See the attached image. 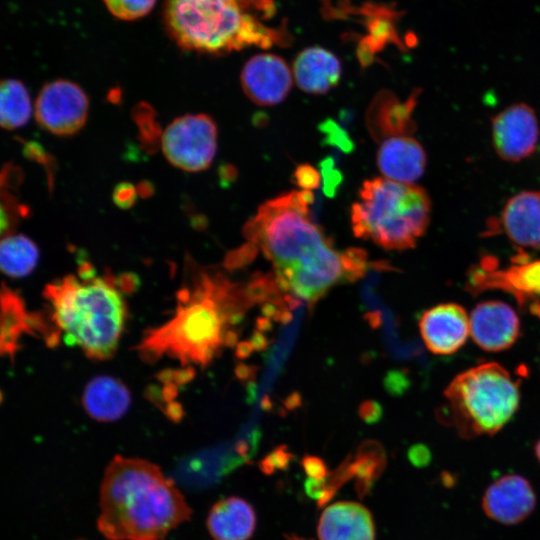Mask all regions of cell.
Returning a JSON list of instances; mask_svg holds the SVG:
<instances>
[{
	"instance_id": "cell-1",
	"label": "cell",
	"mask_w": 540,
	"mask_h": 540,
	"mask_svg": "<svg viewBox=\"0 0 540 540\" xmlns=\"http://www.w3.org/2000/svg\"><path fill=\"white\" fill-rule=\"evenodd\" d=\"M309 190L290 191L263 203L244 226L245 238L272 262L280 290L314 304L337 283L355 281L365 274L364 250L334 249L313 221Z\"/></svg>"
},
{
	"instance_id": "cell-2",
	"label": "cell",
	"mask_w": 540,
	"mask_h": 540,
	"mask_svg": "<svg viewBox=\"0 0 540 540\" xmlns=\"http://www.w3.org/2000/svg\"><path fill=\"white\" fill-rule=\"evenodd\" d=\"M189 276L177 292L172 317L146 331L137 345L144 361L169 357L182 365L206 366L221 347L236 341L230 327L252 304L245 288L203 269L193 268Z\"/></svg>"
},
{
	"instance_id": "cell-3",
	"label": "cell",
	"mask_w": 540,
	"mask_h": 540,
	"mask_svg": "<svg viewBox=\"0 0 540 540\" xmlns=\"http://www.w3.org/2000/svg\"><path fill=\"white\" fill-rule=\"evenodd\" d=\"M99 507L97 529L107 540H164L192 514L161 467L122 455H115L104 470Z\"/></svg>"
},
{
	"instance_id": "cell-4",
	"label": "cell",
	"mask_w": 540,
	"mask_h": 540,
	"mask_svg": "<svg viewBox=\"0 0 540 540\" xmlns=\"http://www.w3.org/2000/svg\"><path fill=\"white\" fill-rule=\"evenodd\" d=\"M133 276H96L84 263L79 275H67L46 285L43 295L51 308V322L64 342L95 360L116 352L127 318L123 291L134 287Z\"/></svg>"
},
{
	"instance_id": "cell-5",
	"label": "cell",
	"mask_w": 540,
	"mask_h": 540,
	"mask_svg": "<svg viewBox=\"0 0 540 540\" xmlns=\"http://www.w3.org/2000/svg\"><path fill=\"white\" fill-rule=\"evenodd\" d=\"M273 12L272 0H168L165 17L176 42L184 49L225 53L285 43L287 35L255 16Z\"/></svg>"
},
{
	"instance_id": "cell-6",
	"label": "cell",
	"mask_w": 540,
	"mask_h": 540,
	"mask_svg": "<svg viewBox=\"0 0 540 540\" xmlns=\"http://www.w3.org/2000/svg\"><path fill=\"white\" fill-rule=\"evenodd\" d=\"M430 214L424 189L377 177L363 182L351 207V226L358 238L387 250H406L424 234Z\"/></svg>"
},
{
	"instance_id": "cell-7",
	"label": "cell",
	"mask_w": 540,
	"mask_h": 540,
	"mask_svg": "<svg viewBox=\"0 0 540 540\" xmlns=\"http://www.w3.org/2000/svg\"><path fill=\"white\" fill-rule=\"evenodd\" d=\"M519 379L496 362L459 373L444 391L439 420L464 438L492 436L514 416L520 404Z\"/></svg>"
},
{
	"instance_id": "cell-8",
	"label": "cell",
	"mask_w": 540,
	"mask_h": 540,
	"mask_svg": "<svg viewBox=\"0 0 540 540\" xmlns=\"http://www.w3.org/2000/svg\"><path fill=\"white\" fill-rule=\"evenodd\" d=\"M161 147L172 165L188 172L205 170L217 149L216 124L205 114L176 118L164 130Z\"/></svg>"
},
{
	"instance_id": "cell-9",
	"label": "cell",
	"mask_w": 540,
	"mask_h": 540,
	"mask_svg": "<svg viewBox=\"0 0 540 540\" xmlns=\"http://www.w3.org/2000/svg\"><path fill=\"white\" fill-rule=\"evenodd\" d=\"M471 293L500 289L510 293L518 304L540 317V257L520 253L506 268H498L488 258L474 268L468 277Z\"/></svg>"
},
{
	"instance_id": "cell-10",
	"label": "cell",
	"mask_w": 540,
	"mask_h": 540,
	"mask_svg": "<svg viewBox=\"0 0 540 540\" xmlns=\"http://www.w3.org/2000/svg\"><path fill=\"white\" fill-rule=\"evenodd\" d=\"M88 106L85 92L76 83L55 80L41 89L35 103V117L47 131L68 136L85 124Z\"/></svg>"
},
{
	"instance_id": "cell-11",
	"label": "cell",
	"mask_w": 540,
	"mask_h": 540,
	"mask_svg": "<svg viewBox=\"0 0 540 540\" xmlns=\"http://www.w3.org/2000/svg\"><path fill=\"white\" fill-rule=\"evenodd\" d=\"M539 125L534 110L517 103L498 113L492 120V141L497 154L510 162L521 161L536 149Z\"/></svg>"
},
{
	"instance_id": "cell-12",
	"label": "cell",
	"mask_w": 540,
	"mask_h": 540,
	"mask_svg": "<svg viewBox=\"0 0 540 540\" xmlns=\"http://www.w3.org/2000/svg\"><path fill=\"white\" fill-rule=\"evenodd\" d=\"M537 504L530 481L518 474L497 478L484 491L481 507L485 515L503 525H516L526 520Z\"/></svg>"
},
{
	"instance_id": "cell-13",
	"label": "cell",
	"mask_w": 540,
	"mask_h": 540,
	"mask_svg": "<svg viewBox=\"0 0 540 540\" xmlns=\"http://www.w3.org/2000/svg\"><path fill=\"white\" fill-rule=\"evenodd\" d=\"M292 71L287 63L273 54H258L244 65L240 82L246 96L261 106L282 102L292 87Z\"/></svg>"
},
{
	"instance_id": "cell-14",
	"label": "cell",
	"mask_w": 540,
	"mask_h": 540,
	"mask_svg": "<svg viewBox=\"0 0 540 540\" xmlns=\"http://www.w3.org/2000/svg\"><path fill=\"white\" fill-rule=\"evenodd\" d=\"M469 318L471 337L483 350H506L520 337V319L515 310L502 301L478 303Z\"/></svg>"
},
{
	"instance_id": "cell-15",
	"label": "cell",
	"mask_w": 540,
	"mask_h": 540,
	"mask_svg": "<svg viewBox=\"0 0 540 540\" xmlns=\"http://www.w3.org/2000/svg\"><path fill=\"white\" fill-rule=\"evenodd\" d=\"M419 330L430 352L451 355L465 344L470 334V318L461 305L442 303L424 311Z\"/></svg>"
},
{
	"instance_id": "cell-16",
	"label": "cell",
	"mask_w": 540,
	"mask_h": 540,
	"mask_svg": "<svg viewBox=\"0 0 540 540\" xmlns=\"http://www.w3.org/2000/svg\"><path fill=\"white\" fill-rule=\"evenodd\" d=\"M42 333L49 345H54L60 336L54 326L47 324L42 316L29 313L22 298L5 284L1 289V354L14 359L20 338L26 334Z\"/></svg>"
},
{
	"instance_id": "cell-17",
	"label": "cell",
	"mask_w": 540,
	"mask_h": 540,
	"mask_svg": "<svg viewBox=\"0 0 540 540\" xmlns=\"http://www.w3.org/2000/svg\"><path fill=\"white\" fill-rule=\"evenodd\" d=\"M376 161L382 177L414 184L424 173L426 154L415 138L405 134H396L385 138L380 143Z\"/></svg>"
},
{
	"instance_id": "cell-18",
	"label": "cell",
	"mask_w": 540,
	"mask_h": 540,
	"mask_svg": "<svg viewBox=\"0 0 540 540\" xmlns=\"http://www.w3.org/2000/svg\"><path fill=\"white\" fill-rule=\"evenodd\" d=\"M317 535L319 540H375L372 514L358 502L332 503L321 513Z\"/></svg>"
},
{
	"instance_id": "cell-19",
	"label": "cell",
	"mask_w": 540,
	"mask_h": 540,
	"mask_svg": "<svg viewBox=\"0 0 540 540\" xmlns=\"http://www.w3.org/2000/svg\"><path fill=\"white\" fill-rule=\"evenodd\" d=\"M501 223L514 244L540 247V191H523L511 197L502 211Z\"/></svg>"
},
{
	"instance_id": "cell-20",
	"label": "cell",
	"mask_w": 540,
	"mask_h": 540,
	"mask_svg": "<svg viewBox=\"0 0 540 540\" xmlns=\"http://www.w3.org/2000/svg\"><path fill=\"white\" fill-rule=\"evenodd\" d=\"M292 73L302 91L324 94L339 82L341 64L330 51L317 46L309 47L297 55Z\"/></svg>"
},
{
	"instance_id": "cell-21",
	"label": "cell",
	"mask_w": 540,
	"mask_h": 540,
	"mask_svg": "<svg viewBox=\"0 0 540 540\" xmlns=\"http://www.w3.org/2000/svg\"><path fill=\"white\" fill-rule=\"evenodd\" d=\"M206 526L213 540H248L256 528V514L249 502L230 496L211 507Z\"/></svg>"
},
{
	"instance_id": "cell-22",
	"label": "cell",
	"mask_w": 540,
	"mask_h": 540,
	"mask_svg": "<svg viewBox=\"0 0 540 540\" xmlns=\"http://www.w3.org/2000/svg\"><path fill=\"white\" fill-rule=\"evenodd\" d=\"M131 404V394L120 380L101 375L91 379L82 394V405L87 414L100 422L120 419Z\"/></svg>"
},
{
	"instance_id": "cell-23",
	"label": "cell",
	"mask_w": 540,
	"mask_h": 540,
	"mask_svg": "<svg viewBox=\"0 0 540 540\" xmlns=\"http://www.w3.org/2000/svg\"><path fill=\"white\" fill-rule=\"evenodd\" d=\"M39 259L37 245L25 235H7L1 241V270L13 278L29 275Z\"/></svg>"
},
{
	"instance_id": "cell-24",
	"label": "cell",
	"mask_w": 540,
	"mask_h": 540,
	"mask_svg": "<svg viewBox=\"0 0 540 540\" xmlns=\"http://www.w3.org/2000/svg\"><path fill=\"white\" fill-rule=\"evenodd\" d=\"M32 106L26 87L15 79H6L0 89V122L12 130L25 125L31 116Z\"/></svg>"
},
{
	"instance_id": "cell-25",
	"label": "cell",
	"mask_w": 540,
	"mask_h": 540,
	"mask_svg": "<svg viewBox=\"0 0 540 540\" xmlns=\"http://www.w3.org/2000/svg\"><path fill=\"white\" fill-rule=\"evenodd\" d=\"M108 10L117 18L134 20L148 14L156 0H104Z\"/></svg>"
},
{
	"instance_id": "cell-26",
	"label": "cell",
	"mask_w": 540,
	"mask_h": 540,
	"mask_svg": "<svg viewBox=\"0 0 540 540\" xmlns=\"http://www.w3.org/2000/svg\"><path fill=\"white\" fill-rule=\"evenodd\" d=\"M137 188L127 182L118 184L113 191L114 203L122 209L130 208L136 201Z\"/></svg>"
},
{
	"instance_id": "cell-27",
	"label": "cell",
	"mask_w": 540,
	"mask_h": 540,
	"mask_svg": "<svg viewBox=\"0 0 540 540\" xmlns=\"http://www.w3.org/2000/svg\"><path fill=\"white\" fill-rule=\"evenodd\" d=\"M295 177L297 184L301 188H303V190L316 188L320 182V177L317 171L307 165L298 167L295 173Z\"/></svg>"
},
{
	"instance_id": "cell-28",
	"label": "cell",
	"mask_w": 540,
	"mask_h": 540,
	"mask_svg": "<svg viewBox=\"0 0 540 540\" xmlns=\"http://www.w3.org/2000/svg\"><path fill=\"white\" fill-rule=\"evenodd\" d=\"M359 414L367 423H375L382 416V408L375 401H365L359 407Z\"/></svg>"
},
{
	"instance_id": "cell-29",
	"label": "cell",
	"mask_w": 540,
	"mask_h": 540,
	"mask_svg": "<svg viewBox=\"0 0 540 540\" xmlns=\"http://www.w3.org/2000/svg\"><path fill=\"white\" fill-rule=\"evenodd\" d=\"M409 458L415 465H425L430 461V451L424 445H415L409 451Z\"/></svg>"
},
{
	"instance_id": "cell-30",
	"label": "cell",
	"mask_w": 540,
	"mask_h": 540,
	"mask_svg": "<svg viewBox=\"0 0 540 540\" xmlns=\"http://www.w3.org/2000/svg\"><path fill=\"white\" fill-rule=\"evenodd\" d=\"M387 388L391 391L401 393L402 389L407 388L408 381L407 378L399 372H393L390 374L389 378L386 379Z\"/></svg>"
},
{
	"instance_id": "cell-31",
	"label": "cell",
	"mask_w": 540,
	"mask_h": 540,
	"mask_svg": "<svg viewBox=\"0 0 540 540\" xmlns=\"http://www.w3.org/2000/svg\"><path fill=\"white\" fill-rule=\"evenodd\" d=\"M253 350L254 348L250 342L243 341L238 344L236 353L238 357L245 358L249 356Z\"/></svg>"
},
{
	"instance_id": "cell-32",
	"label": "cell",
	"mask_w": 540,
	"mask_h": 540,
	"mask_svg": "<svg viewBox=\"0 0 540 540\" xmlns=\"http://www.w3.org/2000/svg\"><path fill=\"white\" fill-rule=\"evenodd\" d=\"M254 349H262L266 345L265 337L260 332H255L250 340Z\"/></svg>"
},
{
	"instance_id": "cell-33",
	"label": "cell",
	"mask_w": 540,
	"mask_h": 540,
	"mask_svg": "<svg viewBox=\"0 0 540 540\" xmlns=\"http://www.w3.org/2000/svg\"><path fill=\"white\" fill-rule=\"evenodd\" d=\"M535 456L540 464V439L537 441L535 445Z\"/></svg>"
},
{
	"instance_id": "cell-34",
	"label": "cell",
	"mask_w": 540,
	"mask_h": 540,
	"mask_svg": "<svg viewBox=\"0 0 540 540\" xmlns=\"http://www.w3.org/2000/svg\"><path fill=\"white\" fill-rule=\"evenodd\" d=\"M287 539L288 540H306V539H302V538H299V537L294 536V535L293 536H287Z\"/></svg>"
}]
</instances>
